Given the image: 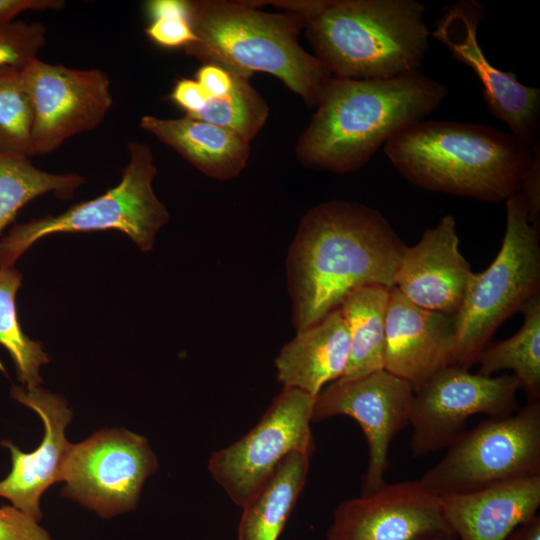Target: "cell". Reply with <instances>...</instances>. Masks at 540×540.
Instances as JSON below:
<instances>
[{
  "mask_svg": "<svg viewBox=\"0 0 540 540\" xmlns=\"http://www.w3.org/2000/svg\"><path fill=\"white\" fill-rule=\"evenodd\" d=\"M406 247L377 209L342 200L312 207L302 217L286 259L296 331L339 308L356 288L394 287Z\"/></svg>",
  "mask_w": 540,
  "mask_h": 540,
  "instance_id": "obj_1",
  "label": "cell"
},
{
  "mask_svg": "<svg viewBox=\"0 0 540 540\" xmlns=\"http://www.w3.org/2000/svg\"><path fill=\"white\" fill-rule=\"evenodd\" d=\"M447 88L421 70L389 79L331 76L295 152L309 168L350 173L389 140L434 112Z\"/></svg>",
  "mask_w": 540,
  "mask_h": 540,
  "instance_id": "obj_2",
  "label": "cell"
},
{
  "mask_svg": "<svg viewBox=\"0 0 540 540\" xmlns=\"http://www.w3.org/2000/svg\"><path fill=\"white\" fill-rule=\"evenodd\" d=\"M533 151L485 124L432 120L384 145L391 164L413 185L492 203L520 190Z\"/></svg>",
  "mask_w": 540,
  "mask_h": 540,
  "instance_id": "obj_3",
  "label": "cell"
},
{
  "mask_svg": "<svg viewBox=\"0 0 540 540\" xmlns=\"http://www.w3.org/2000/svg\"><path fill=\"white\" fill-rule=\"evenodd\" d=\"M188 22L196 40L185 52L204 64L249 78L265 72L279 78L310 108L332 76L298 42L305 18L284 11L268 13L249 1H188Z\"/></svg>",
  "mask_w": 540,
  "mask_h": 540,
  "instance_id": "obj_4",
  "label": "cell"
},
{
  "mask_svg": "<svg viewBox=\"0 0 540 540\" xmlns=\"http://www.w3.org/2000/svg\"><path fill=\"white\" fill-rule=\"evenodd\" d=\"M425 11L415 0H320L306 35L332 76L389 79L420 70L430 37Z\"/></svg>",
  "mask_w": 540,
  "mask_h": 540,
  "instance_id": "obj_5",
  "label": "cell"
},
{
  "mask_svg": "<svg viewBox=\"0 0 540 540\" xmlns=\"http://www.w3.org/2000/svg\"><path fill=\"white\" fill-rule=\"evenodd\" d=\"M505 201L501 248L485 271L473 273L464 301L454 315L452 365L468 370L499 326L540 294V226L529 222L519 191Z\"/></svg>",
  "mask_w": 540,
  "mask_h": 540,
  "instance_id": "obj_6",
  "label": "cell"
},
{
  "mask_svg": "<svg viewBox=\"0 0 540 540\" xmlns=\"http://www.w3.org/2000/svg\"><path fill=\"white\" fill-rule=\"evenodd\" d=\"M129 160L118 185L78 203L59 215H46L15 225L0 239V269L11 268L35 242L51 234L116 230L143 251H150L158 231L169 220L152 183L157 173L152 150L128 143Z\"/></svg>",
  "mask_w": 540,
  "mask_h": 540,
  "instance_id": "obj_7",
  "label": "cell"
},
{
  "mask_svg": "<svg viewBox=\"0 0 540 540\" xmlns=\"http://www.w3.org/2000/svg\"><path fill=\"white\" fill-rule=\"evenodd\" d=\"M534 475H540V400L464 430L419 481L442 497Z\"/></svg>",
  "mask_w": 540,
  "mask_h": 540,
  "instance_id": "obj_8",
  "label": "cell"
},
{
  "mask_svg": "<svg viewBox=\"0 0 540 540\" xmlns=\"http://www.w3.org/2000/svg\"><path fill=\"white\" fill-rule=\"evenodd\" d=\"M315 400L300 389L283 387L247 434L212 453L208 470L236 506L242 508L289 454H312Z\"/></svg>",
  "mask_w": 540,
  "mask_h": 540,
  "instance_id": "obj_9",
  "label": "cell"
},
{
  "mask_svg": "<svg viewBox=\"0 0 540 540\" xmlns=\"http://www.w3.org/2000/svg\"><path fill=\"white\" fill-rule=\"evenodd\" d=\"M158 468L148 440L127 430H101L71 444L62 463V494L109 519L138 503L145 480Z\"/></svg>",
  "mask_w": 540,
  "mask_h": 540,
  "instance_id": "obj_10",
  "label": "cell"
},
{
  "mask_svg": "<svg viewBox=\"0 0 540 540\" xmlns=\"http://www.w3.org/2000/svg\"><path fill=\"white\" fill-rule=\"evenodd\" d=\"M520 389L512 374L485 376L449 365L429 378L415 393L409 425L414 457L448 447L463 431L469 417L484 413L506 417L519 407Z\"/></svg>",
  "mask_w": 540,
  "mask_h": 540,
  "instance_id": "obj_11",
  "label": "cell"
},
{
  "mask_svg": "<svg viewBox=\"0 0 540 540\" xmlns=\"http://www.w3.org/2000/svg\"><path fill=\"white\" fill-rule=\"evenodd\" d=\"M20 72L33 107L35 155L48 154L68 138L94 129L112 107L110 79L100 69H74L37 57Z\"/></svg>",
  "mask_w": 540,
  "mask_h": 540,
  "instance_id": "obj_12",
  "label": "cell"
},
{
  "mask_svg": "<svg viewBox=\"0 0 540 540\" xmlns=\"http://www.w3.org/2000/svg\"><path fill=\"white\" fill-rule=\"evenodd\" d=\"M413 398L411 386L385 370L356 379L340 378L316 396L312 422L343 415L353 418L363 430L368 464L361 495L386 483L390 444L409 425Z\"/></svg>",
  "mask_w": 540,
  "mask_h": 540,
  "instance_id": "obj_13",
  "label": "cell"
},
{
  "mask_svg": "<svg viewBox=\"0 0 540 540\" xmlns=\"http://www.w3.org/2000/svg\"><path fill=\"white\" fill-rule=\"evenodd\" d=\"M484 16L477 1L458 0L443 9L430 36L476 74L488 111L533 151L539 145L540 90L520 83L514 72L500 70L486 58L477 37Z\"/></svg>",
  "mask_w": 540,
  "mask_h": 540,
  "instance_id": "obj_14",
  "label": "cell"
},
{
  "mask_svg": "<svg viewBox=\"0 0 540 540\" xmlns=\"http://www.w3.org/2000/svg\"><path fill=\"white\" fill-rule=\"evenodd\" d=\"M432 531L451 530L439 498L413 480L385 483L370 494L342 501L326 540H414Z\"/></svg>",
  "mask_w": 540,
  "mask_h": 540,
  "instance_id": "obj_15",
  "label": "cell"
},
{
  "mask_svg": "<svg viewBox=\"0 0 540 540\" xmlns=\"http://www.w3.org/2000/svg\"><path fill=\"white\" fill-rule=\"evenodd\" d=\"M459 250L456 220L444 216L427 229L413 246L406 247L396 270L394 287L414 304L455 315L473 276Z\"/></svg>",
  "mask_w": 540,
  "mask_h": 540,
  "instance_id": "obj_16",
  "label": "cell"
},
{
  "mask_svg": "<svg viewBox=\"0 0 540 540\" xmlns=\"http://www.w3.org/2000/svg\"><path fill=\"white\" fill-rule=\"evenodd\" d=\"M11 396L39 415L45 434L40 445L29 453L22 452L10 441L1 443L11 452L12 469L0 481V497L39 522L42 518L41 495L59 481L62 463L71 445L66 440L65 428L71 421L72 412L62 396L39 386L25 389L14 385Z\"/></svg>",
  "mask_w": 540,
  "mask_h": 540,
  "instance_id": "obj_17",
  "label": "cell"
},
{
  "mask_svg": "<svg viewBox=\"0 0 540 540\" xmlns=\"http://www.w3.org/2000/svg\"><path fill=\"white\" fill-rule=\"evenodd\" d=\"M454 353V316L424 309L392 287L384 370L407 382L415 393L436 372L453 364Z\"/></svg>",
  "mask_w": 540,
  "mask_h": 540,
  "instance_id": "obj_18",
  "label": "cell"
},
{
  "mask_svg": "<svg viewBox=\"0 0 540 540\" xmlns=\"http://www.w3.org/2000/svg\"><path fill=\"white\" fill-rule=\"evenodd\" d=\"M447 526L458 540H506L540 506V475L438 497Z\"/></svg>",
  "mask_w": 540,
  "mask_h": 540,
  "instance_id": "obj_19",
  "label": "cell"
},
{
  "mask_svg": "<svg viewBox=\"0 0 540 540\" xmlns=\"http://www.w3.org/2000/svg\"><path fill=\"white\" fill-rule=\"evenodd\" d=\"M349 353L348 328L336 308L281 348L275 359L277 380L316 397L325 384L344 375Z\"/></svg>",
  "mask_w": 540,
  "mask_h": 540,
  "instance_id": "obj_20",
  "label": "cell"
},
{
  "mask_svg": "<svg viewBox=\"0 0 540 540\" xmlns=\"http://www.w3.org/2000/svg\"><path fill=\"white\" fill-rule=\"evenodd\" d=\"M139 126L216 180L237 177L249 158L250 142L227 129L186 115L174 119L145 115Z\"/></svg>",
  "mask_w": 540,
  "mask_h": 540,
  "instance_id": "obj_21",
  "label": "cell"
},
{
  "mask_svg": "<svg viewBox=\"0 0 540 540\" xmlns=\"http://www.w3.org/2000/svg\"><path fill=\"white\" fill-rule=\"evenodd\" d=\"M311 453L284 458L241 508L237 540H277L305 486Z\"/></svg>",
  "mask_w": 540,
  "mask_h": 540,
  "instance_id": "obj_22",
  "label": "cell"
},
{
  "mask_svg": "<svg viewBox=\"0 0 540 540\" xmlns=\"http://www.w3.org/2000/svg\"><path fill=\"white\" fill-rule=\"evenodd\" d=\"M390 289L366 285L351 291L339 308L350 338V353L342 379H356L384 370L385 321Z\"/></svg>",
  "mask_w": 540,
  "mask_h": 540,
  "instance_id": "obj_23",
  "label": "cell"
},
{
  "mask_svg": "<svg viewBox=\"0 0 540 540\" xmlns=\"http://www.w3.org/2000/svg\"><path fill=\"white\" fill-rule=\"evenodd\" d=\"M522 327L511 337L488 344L478 356L479 374L512 370L528 401L540 400V294L525 303Z\"/></svg>",
  "mask_w": 540,
  "mask_h": 540,
  "instance_id": "obj_24",
  "label": "cell"
},
{
  "mask_svg": "<svg viewBox=\"0 0 540 540\" xmlns=\"http://www.w3.org/2000/svg\"><path fill=\"white\" fill-rule=\"evenodd\" d=\"M84 182L77 173H50L35 167L29 158L0 151V234L31 200L49 192L71 198Z\"/></svg>",
  "mask_w": 540,
  "mask_h": 540,
  "instance_id": "obj_25",
  "label": "cell"
},
{
  "mask_svg": "<svg viewBox=\"0 0 540 540\" xmlns=\"http://www.w3.org/2000/svg\"><path fill=\"white\" fill-rule=\"evenodd\" d=\"M21 281V273L13 267L0 269V345L9 352L18 379L30 388L42 383L39 369L49 358L43 344L30 339L19 323L15 298Z\"/></svg>",
  "mask_w": 540,
  "mask_h": 540,
  "instance_id": "obj_26",
  "label": "cell"
},
{
  "mask_svg": "<svg viewBox=\"0 0 540 540\" xmlns=\"http://www.w3.org/2000/svg\"><path fill=\"white\" fill-rule=\"evenodd\" d=\"M234 87L224 97H209L204 107L188 117L227 129L250 142L263 127L269 108L248 78L233 75Z\"/></svg>",
  "mask_w": 540,
  "mask_h": 540,
  "instance_id": "obj_27",
  "label": "cell"
},
{
  "mask_svg": "<svg viewBox=\"0 0 540 540\" xmlns=\"http://www.w3.org/2000/svg\"><path fill=\"white\" fill-rule=\"evenodd\" d=\"M21 69L0 68V151L30 158L33 148V107Z\"/></svg>",
  "mask_w": 540,
  "mask_h": 540,
  "instance_id": "obj_28",
  "label": "cell"
},
{
  "mask_svg": "<svg viewBox=\"0 0 540 540\" xmlns=\"http://www.w3.org/2000/svg\"><path fill=\"white\" fill-rule=\"evenodd\" d=\"M45 44L46 28L40 22L0 24V68L22 69Z\"/></svg>",
  "mask_w": 540,
  "mask_h": 540,
  "instance_id": "obj_29",
  "label": "cell"
},
{
  "mask_svg": "<svg viewBox=\"0 0 540 540\" xmlns=\"http://www.w3.org/2000/svg\"><path fill=\"white\" fill-rule=\"evenodd\" d=\"M0 540H52L38 522L13 505L0 507Z\"/></svg>",
  "mask_w": 540,
  "mask_h": 540,
  "instance_id": "obj_30",
  "label": "cell"
},
{
  "mask_svg": "<svg viewBox=\"0 0 540 540\" xmlns=\"http://www.w3.org/2000/svg\"><path fill=\"white\" fill-rule=\"evenodd\" d=\"M145 32L151 40L164 47H185L196 40L188 19L183 17L154 19Z\"/></svg>",
  "mask_w": 540,
  "mask_h": 540,
  "instance_id": "obj_31",
  "label": "cell"
},
{
  "mask_svg": "<svg viewBox=\"0 0 540 540\" xmlns=\"http://www.w3.org/2000/svg\"><path fill=\"white\" fill-rule=\"evenodd\" d=\"M530 223L540 226V157L539 145L534 149L531 162L524 174L519 190Z\"/></svg>",
  "mask_w": 540,
  "mask_h": 540,
  "instance_id": "obj_32",
  "label": "cell"
},
{
  "mask_svg": "<svg viewBox=\"0 0 540 540\" xmlns=\"http://www.w3.org/2000/svg\"><path fill=\"white\" fill-rule=\"evenodd\" d=\"M196 81L201 85L209 97H224L234 87V76L226 69L214 65L204 64L197 72Z\"/></svg>",
  "mask_w": 540,
  "mask_h": 540,
  "instance_id": "obj_33",
  "label": "cell"
},
{
  "mask_svg": "<svg viewBox=\"0 0 540 540\" xmlns=\"http://www.w3.org/2000/svg\"><path fill=\"white\" fill-rule=\"evenodd\" d=\"M209 96L201 85L193 79L179 80L171 93V99L191 115L201 110Z\"/></svg>",
  "mask_w": 540,
  "mask_h": 540,
  "instance_id": "obj_34",
  "label": "cell"
},
{
  "mask_svg": "<svg viewBox=\"0 0 540 540\" xmlns=\"http://www.w3.org/2000/svg\"><path fill=\"white\" fill-rule=\"evenodd\" d=\"M65 6L63 0H0V24L11 23L26 11H60Z\"/></svg>",
  "mask_w": 540,
  "mask_h": 540,
  "instance_id": "obj_35",
  "label": "cell"
},
{
  "mask_svg": "<svg viewBox=\"0 0 540 540\" xmlns=\"http://www.w3.org/2000/svg\"><path fill=\"white\" fill-rule=\"evenodd\" d=\"M147 11L154 19L183 17L188 19L187 0H152L147 3Z\"/></svg>",
  "mask_w": 540,
  "mask_h": 540,
  "instance_id": "obj_36",
  "label": "cell"
},
{
  "mask_svg": "<svg viewBox=\"0 0 540 540\" xmlns=\"http://www.w3.org/2000/svg\"><path fill=\"white\" fill-rule=\"evenodd\" d=\"M506 540H540V516L535 515L517 527Z\"/></svg>",
  "mask_w": 540,
  "mask_h": 540,
  "instance_id": "obj_37",
  "label": "cell"
},
{
  "mask_svg": "<svg viewBox=\"0 0 540 540\" xmlns=\"http://www.w3.org/2000/svg\"><path fill=\"white\" fill-rule=\"evenodd\" d=\"M414 540H458L451 531H432L420 535Z\"/></svg>",
  "mask_w": 540,
  "mask_h": 540,
  "instance_id": "obj_38",
  "label": "cell"
}]
</instances>
